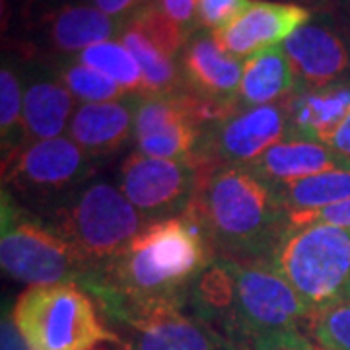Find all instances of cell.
<instances>
[{"mask_svg":"<svg viewBox=\"0 0 350 350\" xmlns=\"http://www.w3.org/2000/svg\"><path fill=\"white\" fill-rule=\"evenodd\" d=\"M214 257L202 226L187 211L150 222L80 288L100 306L187 300L191 284Z\"/></svg>","mask_w":350,"mask_h":350,"instance_id":"cell-1","label":"cell"},{"mask_svg":"<svg viewBox=\"0 0 350 350\" xmlns=\"http://www.w3.org/2000/svg\"><path fill=\"white\" fill-rule=\"evenodd\" d=\"M189 211L214 255L234 261L269 262L290 228L278 185L250 165H204Z\"/></svg>","mask_w":350,"mask_h":350,"instance_id":"cell-2","label":"cell"},{"mask_svg":"<svg viewBox=\"0 0 350 350\" xmlns=\"http://www.w3.org/2000/svg\"><path fill=\"white\" fill-rule=\"evenodd\" d=\"M43 220L76 251L92 275L148 226L123 191L105 181H88Z\"/></svg>","mask_w":350,"mask_h":350,"instance_id":"cell-3","label":"cell"},{"mask_svg":"<svg viewBox=\"0 0 350 350\" xmlns=\"http://www.w3.org/2000/svg\"><path fill=\"white\" fill-rule=\"evenodd\" d=\"M269 262L312 315L350 300V228L290 226Z\"/></svg>","mask_w":350,"mask_h":350,"instance_id":"cell-4","label":"cell"},{"mask_svg":"<svg viewBox=\"0 0 350 350\" xmlns=\"http://www.w3.org/2000/svg\"><path fill=\"white\" fill-rule=\"evenodd\" d=\"M12 321L29 350H94L100 342H121L76 284L29 286L14 306Z\"/></svg>","mask_w":350,"mask_h":350,"instance_id":"cell-5","label":"cell"},{"mask_svg":"<svg viewBox=\"0 0 350 350\" xmlns=\"http://www.w3.org/2000/svg\"><path fill=\"white\" fill-rule=\"evenodd\" d=\"M0 211V262L4 273L14 280L29 286H82L92 276L76 251L43 218L20 206L4 189Z\"/></svg>","mask_w":350,"mask_h":350,"instance_id":"cell-6","label":"cell"},{"mask_svg":"<svg viewBox=\"0 0 350 350\" xmlns=\"http://www.w3.org/2000/svg\"><path fill=\"white\" fill-rule=\"evenodd\" d=\"M232 262V300L222 337L238 345L275 333L300 331L312 317L288 282L265 261Z\"/></svg>","mask_w":350,"mask_h":350,"instance_id":"cell-7","label":"cell"},{"mask_svg":"<svg viewBox=\"0 0 350 350\" xmlns=\"http://www.w3.org/2000/svg\"><path fill=\"white\" fill-rule=\"evenodd\" d=\"M94 175V158L70 137L25 144L2 163V183L20 204L45 208L61 204Z\"/></svg>","mask_w":350,"mask_h":350,"instance_id":"cell-8","label":"cell"},{"mask_svg":"<svg viewBox=\"0 0 350 350\" xmlns=\"http://www.w3.org/2000/svg\"><path fill=\"white\" fill-rule=\"evenodd\" d=\"M101 310L125 333V350H234V342L187 312V300L109 304Z\"/></svg>","mask_w":350,"mask_h":350,"instance_id":"cell-9","label":"cell"},{"mask_svg":"<svg viewBox=\"0 0 350 350\" xmlns=\"http://www.w3.org/2000/svg\"><path fill=\"white\" fill-rule=\"evenodd\" d=\"M202 167L197 160L152 158L137 150L121 163L119 189L150 224L187 213Z\"/></svg>","mask_w":350,"mask_h":350,"instance_id":"cell-10","label":"cell"},{"mask_svg":"<svg viewBox=\"0 0 350 350\" xmlns=\"http://www.w3.org/2000/svg\"><path fill=\"white\" fill-rule=\"evenodd\" d=\"M286 137L288 121L282 103L236 109L202 129L195 160L208 167L250 165Z\"/></svg>","mask_w":350,"mask_h":350,"instance_id":"cell-11","label":"cell"},{"mask_svg":"<svg viewBox=\"0 0 350 350\" xmlns=\"http://www.w3.org/2000/svg\"><path fill=\"white\" fill-rule=\"evenodd\" d=\"M282 49L292 61L300 90L350 82V38L327 12H313Z\"/></svg>","mask_w":350,"mask_h":350,"instance_id":"cell-12","label":"cell"},{"mask_svg":"<svg viewBox=\"0 0 350 350\" xmlns=\"http://www.w3.org/2000/svg\"><path fill=\"white\" fill-rule=\"evenodd\" d=\"M312 16V10L300 4L253 0L245 12L214 31L213 38L232 57L250 59L261 51L282 45L301 25L308 24Z\"/></svg>","mask_w":350,"mask_h":350,"instance_id":"cell-13","label":"cell"},{"mask_svg":"<svg viewBox=\"0 0 350 350\" xmlns=\"http://www.w3.org/2000/svg\"><path fill=\"white\" fill-rule=\"evenodd\" d=\"M183 90L226 109H238L243 63L226 53L213 33H193L179 55Z\"/></svg>","mask_w":350,"mask_h":350,"instance_id":"cell-14","label":"cell"},{"mask_svg":"<svg viewBox=\"0 0 350 350\" xmlns=\"http://www.w3.org/2000/svg\"><path fill=\"white\" fill-rule=\"evenodd\" d=\"M138 96L103 103H80L70 119L66 137L92 158L117 152L135 138V111Z\"/></svg>","mask_w":350,"mask_h":350,"instance_id":"cell-15","label":"cell"},{"mask_svg":"<svg viewBox=\"0 0 350 350\" xmlns=\"http://www.w3.org/2000/svg\"><path fill=\"white\" fill-rule=\"evenodd\" d=\"M126 25L92 4H64L41 18V38L57 53L80 55L88 47L119 39Z\"/></svg>","mask_w":350,"mask_h":350,"instance_id":"cell-16","label":"cell"},{"mask_svg":"<svg viewBox=\"0 0 350 350\" xmlns=\"http://www.w3.org/2000/svg\"><path fill=\"white\" fill-rule=\"evenodd\" d=\"M288 121V137L327 144L350 113V82L298 90L280 101Z\"/></svg>","mask_w":350,"mask_h":350,"instance_id":"cell-17","label":"cell"},{"mask_svg":"<svg viewBox=\"0 0 350 350\" xmlns=\"http://www.w3.org/2000/svg\"><path fill=\"white\" fill-rule=\"evenodd\" d=\"M250 167L280 185L310 175L350 170V162L317 140L286 137L273 144L261 158L250 163Z\"/></svg>","mask_w":350,"mask_h":350,"instance_id":"cell-18","label":"cell"},{"mask_svg":"<svg viewBox=\"0 0 350 350\" xmlns=\"http://www.w3.org/2000/svg\"><path fill=\"white\" fill-rule=\"evenodd\" d=\"M75 111V96L59 78L36 76L24 88L25 144L64 137Z\"/></svg>","mask_w":350,"mask_h":350,"instance_id":"cell-19","label":"cell"},{"mask_svg":"<svg viewBox=\"0 0 350 350\" xmlns=\"http://www.w3.org/2000/svg\"><path fill=\"white\" fill-rule=\"evenodd\" d=\"M300 90L298 76L282 45L261 51L243 63L238 109L280 103Z\"/></svg>","mask_w":350,"mask_h":350,"instance_id":"cell-20","label":"cell"},{"mask_svg":"<svg viewBox=\"0 0 350 350\" xmlns=\"http://www.w3.org/2000/svg\"><path fill=\"white\" fill-rule=\"evenodd\" d=\"M119 41L131 51L140 66L144 80L142 96H170L183 92V78L177 59L156 47L150 39L133 25H126Z\"/></svg>","mask_w":350,"mask_h":350,"instance_id":"cell-21","label":"cell"},{"mask_svg":"<svg viewBox=\"0 0 350 350\" xmlns=\"http://www.w3.org/2000/svg\"><path fill=\"white\" fill-rule=\"evenodd\" d=\"M288 213L319 211L350 199V170L310 175L278 185Z\"/></svg>","mask_w":350,"mask_h":350,"instance_id":"cell-22","label":"cell"},{"mask_svg":"<svg viewBox=\"0 0 350 350\" xmlns=\"http://www.w3.org/2000/svg\"><path fill=\"white\" fill-rule=\"evenodd\" d=\"M75 61L107 76L109 80L123 88L126 94H133V96L144 94V80H142L137 59L119 39L103 41L94 47H88L80 55H76Z\"/></svg>","mask_w":350,"mask_h":350,"instance_id":"cell-23","label":"cell"},{"mask_svg":"<svg viewBox=\"0 0 350 350\" xmlns=\"http://www.w3.org/2000/svg\"><path fill=\"white\" fill-rule=\"evenodd\" d=\"M0 140L2 163L25 146L24 86L12 64L6 61L0 70Z\"/></svg>","mask_w":350,"mask_h":350,"instance_id":"cell-24","label":"cell"},{"mask_svg":"<svg viewBox=\"0 0 350 350\" xmlns=\"http://www.w3.org/2000/svg\"><path fill=\"white\" fill-rule=\"evenodd\" d=\"M57 78L75 96V100L82 103H103V101L123 100L131 96L117 82L78 61L64 64Z\"/></svg>","mask_w":350,"mask_h":350,"instance_id":"cell-25","label":"cell"},{"mask_svg":"<svg viewBox=\"0 0 350 350\" xmlns=\"http://www.w3.org/2000/svg\"><path fill=\"white\" fill-rule=\"evenodd\" d=\"M129 25L137 27L138 31H142L156 47H160L163 53H167L170 57H174L177 61H179L181 51L185 49L187 41L191 39V33H187L181 25L175 24L174 20H170L154 4V0H152L146 8H142L129 22Z\"/></svg>","mask_w":350,"mask_h":350,"instance_id":"cell-26","label":"cell"},{"mask_svg":"<svg viewBox=\"0 0 350 350\" xmlns=\"http://www.w3.org/2000/svg\"><path fill=\"white\" fill-rule=\"evenodd\" d=\"M308 331L321 350H350V300L313 313Z\"/></svg>","mask_w":350,"mask_h":350,"instance_id":"cell-27","label":"cell"},{"mask_svg":"<svg viewBox=\"0 0 350 350\" xmlns=\"http://www.w3.org/2000/svg\"><path fill=\"white\" fill-rule=\"evenodd\" d=\"M253 0H199L197 24L206 31H218L232 24L239 14L250 8Z\"/></svg>","mask_w":350,"mask_h":350,"instance_id":"cell-28","label":"cell"},{"mask_svg":"<svg viewBox=\"0 0 350 350\" xmlns=\"http://www.w3.org/2000/svg\"><path fill=\"white\" fill-rule=\"evenodd\" d=\"M234 350H321L312 337L301 335L300 331H286L275 333L267 337L251 338L234 345Z\"/></svg>","mask_w":350,"mask_h":350,"instance_id":"cell-29","label":"cell"},{"mask_svg":"<svg viewBox=\"0 0 350 350\" xmlns=\"http://www.w3.org/2000/svg\"><path fill=\"white\" fill-rule=\"evenodd\" d=\"M290 214V226H308V224H331L350 228V199L338 202L319 211H304V213Z\"/></svg>","mask_w":350,"mask_h":350,"instance_id":"cell-30","label":"cell"},{"mask_svg":"<svg viewBox=\"0 0 350 350\" xmlns=\"http://www.w3.org/2000/svg\"><path fill=\"white\" fill-rule=\"evenodd\" d=\"M154 4L162 10L170 20L181 25L187 33L193 36L197 25V6L199 0H154Z\"/></svg>","mask_w":350,"mask_h":350,"instance_id":"cell-31","label":"cell"},{"mask_svg":"<svg viewBox=\"0 0 350 350\" xmlns=\"http://www.w3.org/2000/svg\"><path fill=\"white\" fill-rule=\"evenodd\" d=\"M94 8H98L109 18L121 20V22H131L142 8H146L152 0H90Z\"/></svg>","mask_w":350,"mask_h":350,"instance_id":"cell-32","label":"cell"},{"mask_svg":"<svg viewBox=\"0 0 350 350\" xmlns=\"http://www.w3.org/2000/svg\"><path fill=\"white\" fill-rule=\"evenodd\" d=\"M327 146L335 154H338L340 158H345V160L350 162V113L347 115V119L340 123L337 131H335V135L329 138Z\"/></svg>","mask_w":350,"mask_h":350,"instance_id":"cell-33","label":"cell"},{"mask_svg":"<svg viewBox=\"0 0 350 350\" xmlns=\"http://www.w3.org/2000/svg\"><path fill=\"white\" fill-rule=\"evenodd\" d=\"M350 38V0H331L325 10Z\"/></svg>","mask_w":350,"mask_h":350,"instance_id":"cell-34","label":"cell"},{"mask_svg":"<svg viewBox=\"0 0 350 350\" xmlns=\"http://www.w3.org/2000/svg\"><path fill=\"white\" fill-rule=\"evenodd\" d=\"M276 2H290V4H300L310 8L312 12H325L331 0H276Z\"/></svg>","mask_w":350,"mask_h":350,"instance_id":"cell-35","label":"cell"}]
</instances>
